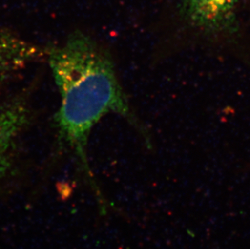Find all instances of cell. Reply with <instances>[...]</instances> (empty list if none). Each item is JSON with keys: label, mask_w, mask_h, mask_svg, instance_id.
<instances>
[{"label": "cell", "mask_w": 250, "mask_h": 249, "mask_svg": "<svg viewBox=\"0 0 250 249\" xmlns=\"http://www.w3.org/2000/svg\"><path fill=\"white\" fill-rule=\"evenodd\" d=\"M47 54L60 94L56 116L59 135L87 169L90 134L104 116H122L149 142L146 129L121 86L111 58L96 41L76 32Z\"/></svg>", "instance_id": "obj_1"}, {"label": "cell", "mask_w": 250, "mask_h": 249, "mask_svg": "<svg viewBox=\"0 0 250 249\" xmlns=\"http://www.w3.org/2000/svg\"><path fill=\"white\" fill-rule=\"evenodd\" d=\"M241 0H181L180 13L192 28L210 38L236 33Z\"/></svg>", "instance_id": "obj_2"}, {"label": "cell", "mask_w": 250, "mask_h": 249, "mask_svg": "<svg viewBox=\"0 0 250 249\" xmlns=\"http://www.w3.org/2000/svg\"><path fill=\"white\" fill-rule=\"evenodd\" d=\"M28 118L27 108L19 102L0 104V178L13 167L17 139Z\"/></svg>", "instance_id": "obj_3"}, {"label": "cell", "mask_w": 250, "mask_h": 249, "mask_svg": "<svg viewBox=\"0 0 250 249\" xmlns=\"http://www.w3.org/2000/svg\"><path fill=\"white\" fill-rule=\"evenodd\" d=\"M37 45L0 29V81L43 56Z\"/></svg>", "instance_id": "obj_4"}]
</instances>
